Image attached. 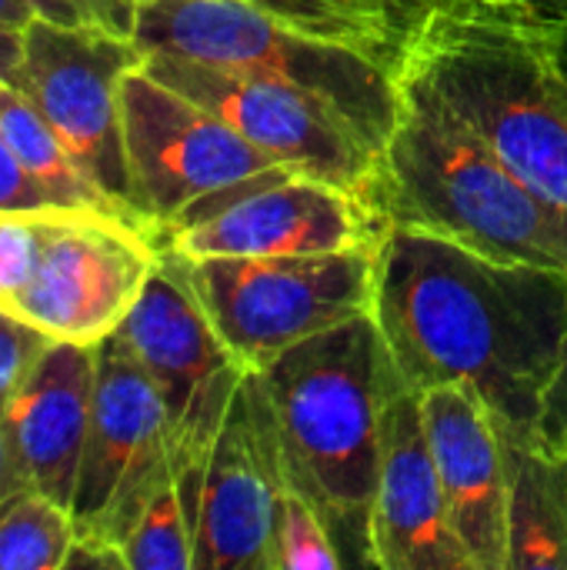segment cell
I'll list each match as a JSON object with an SVG mask.
<instances>
[{"mask_svg": "<svg viewBox=\"0 0 567 570\" xmlns=\"http://www.w3.org/2000/svg\"><path fill=\"white\" fill-rule=\"evenodd\" d=\"M388 220L361 197L301 174L234 190L157 237L177 257H281L378 247Z\"/></svg>", "mask_w": 567, "mask_h": 570, "instance_id": "13", "label": "cell"}, {"mask_svg": "<svg viewBox=\"0 0 567 570\" xmlns=\"http://www.w3.org/2000/svg\"><path fill=\"white\" fill-rule=\"evenodd\" d=\"M267 17L358 47L398 70L411 30L424 10V0H247Z\"/></svg>", "mask_w": 567, "mask_h": 570, "instance_id": "19", "label": "cell"}, {"mask_svg": "<svg viewBox=\"0 0 567 570\" xmlns=\"http://www.w3.org/2000/svg\"><path fill=\"white\" fill-rule=\"evenodd\" d=\"M0 134L23 164V170L60 204V207H94L124 214L74 160L50 120L33 107L27 94L13 83H0ZM130 217V214H124ZM147 227V224H144Z\"/></svg>", "mask_w": 567, "mask_h": 570, "instance_id": "20", "label": "cell"}, {"mask_svg": "<svg viewBox=\"0 0 567 570\" xmlns=\"http://www.w3.org/2000/svg\"><path fill=\"white\" fill-rule=\"evenodd\" d=\"M114 3H117L120 10H127L130 17H137V3H144V0H114Z\"/></svg>", "mask_w": 567, "mask_h": 570, "instance_id": "35", "label": "cell"}, {"mask_svg": "<svg viewBox=\"0 0 567 570\" xmlns=\"http://www.w3.org/2000/svg\"><path fill=\"white\" fill-rule=\"evenodd\" d=\"M535 438L541 444H548L551 451H567V341L565 351H561V364H558V371L545 391Z\"/></svg>", "mask_w": 567, "mask_h": 570, "instance_id": "28", "label": "cell"}, {"mask_svg": "<svg viewBox=\"0 0 567 570\" xmlns=\"http://www.w3.org/2000/svg\"><path fill=\"white\" fill-rule=\"evenodd\" d=\"M117 334L137 354L164 401L174 481L194 528L204 464L247 367L224 347L180 267L164 250Z\"/></svg>", "mask_w": 567, "mask_h": 570, "instance_id": "8", "label": "cell"}, {"mask_svg": "<svg viewBox=\"0 0 567 570\" xmlns=\"http://www.w3.org/2000/svg\"><path fill=\"white\" fill-rule=\"evenodd\" d=\"M140 60L144 53L130 37L107 27L57 23L37 13L20 30L13 73V87L50 120L84 174L134 220L140 217L130 204L120 83Z\"/></svg>", "mask_w": 567, "mask_h": 570, "instance_id": "11", "label": "cell"}, {"mask_svg": "<svg viewBox=\"0 0 567 570\" xmlns=\"http://www.w3.org/2000/svg\"><path fill=\"white\" fill-rule=\"evenodd\" d=\"M10 484H13V474H10V458H7V441H3V397H0V498L7 494Z\"/></svg>", "mask_w": 567, "mask_h": 570, "instance_id": "33", "label": "cell"}, {"mask_svg": "<svg viewBox=\"0 0 567 570\" xmlns=\"http://www.w3.org/2000/svg\"><path fill=\"white\" fill-rule=\"evenodd\" d=\"M50 210V207H47ZM43 210H0V311L10 314L40 254Z\"/></svg>", "mask_w": 567, "mask_h": 570, "instance_id": "24", "label": "cell"}, {"mask_svg": "<svg viewBox=\"0 0 567 570\" xmlns=\"http://www.w3.org/2000/svg\"><path fill=\"white\" fill-rule=\"evenodd\" d=\"M17 60H20V30L0 27V83H13Z\"/></svg>", "mask_w": 567, "mask_h": 570, "instance_id": "31", "label": "cell"}, {"mask_svg": "<svg viewBox=\"0 0 567 570\" xmlns=\"http://www.w3.org/2000/svg\"><path fill=\"white\" fill-rule=\"evenodd\" d=\"M508 441V570H567V461L535 434Z\"/></svg>", "mask_w": 567, "mask_h": 570, "instance_id": "18", "label": "cell"}, {"mask_svg": "<svg viewBox=\"0 0 567 570\" xmlns=\"http://www.w3.org/2000/svg\"><path fill=\"white\" fill-rule=\"evenodd\" d=\"M137 50L284 80L331 104L378 154H384L401 107L398 70L384 60L294 30L247 0H144L137 3Z\"/></svg>", "mask_w": 567, "mask_h": 570, "instance_id": "5", "label": "cell"}, {"mask_svg": "<svg viewBox=\"0 0 567 570\" xmlns=\"http://www.w3.org/2000/svg\"><path fill=\"white\" fill-rule=\"evenodd\" d=\"M401 94L404 107L381 154L378 204L388 224L438 234L501 264L567 271V214L538 197L431 90L401 80Z\"/></svg>", "mask_w": 567, "mask_h": 570, "instance_id": "4", "label": "cell"}, {"mask_svg": "<svg viewBox=\"0 0 567 570\" xmlns=\"http://www.w3.org/2000/svg\"><path fill=\"white\" fill-rule=\"evenodd\" d=\"M398 77L431 90L538 197L567 214V60L541 23L424 0Z\"/></svg>", "mask_w": 567, "mask_h": 570, "instance_id": "3", "label": "cell"}, {"mask_svg": "<svg viewBox=\"0 0 567 570\" xmlns=\"http://www.w3.org/2000/svg\"><path fill=\"white\" fill-rule=\"evenodd\" d=\"M271 570H344L341 551L328 524L291 488H284L277 504Z\"/></svg>", "mask_w": 567, "mask_h": 570, "instance_id": "23", "label": "cell"}, {"mask_svg": "<svg viewBox=\"0 0 567 570\" xmlns=\"http://www.w3.org/2000/svg\"><path fill=\"white\" fill-rule=\"evenodd\" d=\"M47 344H50L47 334L0 311V397L10 394V387L27 374V367L37 361V354Z\"/></svg>", "mask_w": 567, "mask_h": 570, "instance_id": "25", "label": "cell"}, {"mask_svg": "<svg viewBox=\"0 0 567 570\" xmlns=\"http://www.w3.org/2000/svg\"><path fill=\"white\" fill-rule=\"evenodd\" d=\"M421 417L451 528L475 570H508V441L491 407L465 384L421 391Z\"/></svg>", "mask_w": 567, "mask_h": 570, "instance_id": "16", "label": "cell"}, {"mask_svg": "<svg viewBox=\"0 0 567 570\" xmlns=\"http://www.w3.org/2000/svg\"><path fill=\"white\" fill-rule=\"evenodd\" d=\"M157 261V237L140 220L94 207H50L33 274L10 314L50 341L100 344L127 321Z\"/></svg>", "mask_w": 567, "mask_h": 570, "instance_id": "10", "label": "cell"}, {"mask_svg": "<svg viewBox=\"0 0 567 570\" xmlns=\"http://www.w3.org/2000/svg\"><path fill=\"white\" fill-rule=\"evenodd\" d=\"M458 3L491 10L501 17L531 20V23H551V27L567 23V0H458Z\"/></svg>", "mask_w": 567, "mask_h": 570, "instance_id": "30", "label": "cell"}, {"mask_svg": "<svg viewBox=\"0 0 567 570\" xmlns=\"http://www.w3.org/2000/svg\"><path fill=\"white\" fill-rule=\"evenodd\" d=\"M33 10L57 23H80V27H107L120 37L134 33V17L120 10L114 0H30Z\"/></svg>", "mask_w": 567, "mask_h": 570, "instance_id": "26", "label": "cell"}, {"mask_svg": "<svg viewBox=\"0 0 567 570\" xmlns=\"http://www.w3.org/2000/svg\"><path fill=\"white\" fill-rule=\"evenodd\" d=\"M74 534V514L53 498L27 484L0 498V570H63Z\"/></svg>", "mask_w": 567, "mask_h": 570, "instance_id": "21", "label": "cell"}, {"mask_svg": "<svg viewBox=\"0 0 567 570\" xmlns=\"http://www.w3.org/2000/svg\"><path fill=\"white\" fill-rule=\"evenodd\" d=\"M127 570H194V528L170 478L140 511L127 541Z\"/></svg>", "mask_w": 567, "mask_h": 570, "instance_id": "22", "label": "cell"}, {"mask_svg": "<svg viewBox=\"0 0 567 570\" xmlns=\"http://www.w3.org/2000/svg\"><path fill=\"white\" fill-rule=\"evenodd\" d=\"M120 124L130 204L154 237L234 190L291 174L144 63L124 73Z\"/></svg>", "mask_w": 567, "mask_h": 570, "instance_id": "7", "label": "cell"}, {"mask_svg": "<svg viewBox=\"0 0 567 570\" xmlns=\"http://www.w3.org/2000/svg\"><path fill=\"white\" fill-rule=\"evenodd\" d=\"M170 257L224 347L247 371H261L294 344L371 314L374 304L378 247L281 257Z\"/></svg>", "mask_w": 567, "mask_h": 570, "instance_id": "6", "label": "cell"}, {"mask_svg": "<svg viewBox=\"0 0 567 570\" xmlns=\"http://www.w3.org/2000/svg\"><path fill=\"white\" fill-rule=\"evenodd\" d=\"M97 344L50 341L3 397V441L13 484H27L70 511L84 458Z\"/></svg>", "mask_w": 567, "mask_h": 570, "instance_id": "17", "label": "cell"}, {"mask_svg": "<svg viewBox=\"0 0 567 570\" xmlns=\"http://www.w3.org/2000/svg\"><path fill=\"white\" fill-rule=\"evenodd\" d=\"M531 23V20H528ZM551 37H555V43L561 47V53H565V60H567V23H561V27H551V23H541Z\"/></svg>", "mask_w": 567, "mask_h": 570, "instance_id": "34", "label": "cell"}, {"mask_svg": "<svg viewBox=\"0 0 567 570\" xmlns=\"http://www.w3.org/2000/svg\"><path fill=\"white\" fill-rule=\"evenodd\" d=\"M37 17L30 0H0V27H17L23 30Z\"/></svg>", "mask_w": 567, "mask_h": 570, "instance_id": "32", "label": "cell"}, {"mask_svg": "<svg viewBox=\"0 0 567 570\" xmlns=\"http://www.w3.org/2000/svg\"><path fill=\"white\" fill-rule=\"evenodd\" d=\"M60 207L17 160L10 144L0 134V210H47Z\"/></svg>", "mask_w": 567, "mask_h": 570, "instance_id": "27", "label": "cell"}, {"mask_svg": "<svg viewBox=\"0 0 567 570\" xmlns=\"http://www.w3.org/2000/svg\"><path fill=\"white\" fill-rule=\"evenodd\" d=\"M284 488L328 524L344 568H371L381 414L401 387L371 314L314 334L257 371Z\"/></svg>", "mask_w": 567, "mask_h": 570, "instance_id": "2", "label": "cell"}, {"mask_svg": "<svg viewBox=\"0 0 567 570\" xmlns=\"http://www.w3.org/2000/svg\"><path fill=\"white\" fill-rule=\"evenodd\" d=\"M140 63L167 87L227 120L291 174L334 184L381 214V154L321 97L274 77L174 53H147Z\"/></svg>", "mask_w": 567, "mask_h": 570, "instance_id": "9", "label": "cell"}, {"mask_svg": "<svg viewBox=\"0 0 567 570\" xmlns=\"http://www.w3.org/2000/svg\"><path fill=\"white\" fill-rule=\"evenodd\" d=\"M371 317L408 391L471 387L505 434H535L567 341V271L501 264L391 224Z\"/></svg>", "mask_w": 567, "mask_h": 570, "instance_id": "1", "label": "cell"}, {"mask_svg": "<svg viewBox=\"0 0 567 570\" xmlns=\"http://www.w3.org/2000/svg\"><path fill=\"white\" fill-rule=\"evenodd\" d=\"M63 570H127V558L124 548L114 544L110 538L94 531H77L63 558Z\"/></svg>", "mask_w": 567, "mask_h": 570, "instance_id": "29", "label": "cell"}, {"mask_svg": "<svg viewBox=\"0 0 567 570\" xmlns=\"http://www.w3.org/2000/svg\"><path fill=\"white\" fill-rule=\"evenodd\" d=\"M561 454H565V461H567V451H561Z\"/></svg>", "mask_w": 567, "mask_h": 570, "instance_id": "36", "label": "cell"}, {"mask_svg": "<svg viewBox=\"0 0 567 570\" xmlns=\"http://www.w3.org/2000/svg\"><path fill=\"white\" fill-rule=\"evenodd\" d=\"M284 474L257 371H244L204 464L194 570H271Z\"/></svg>", "mask_w": 567, "mask_h": 570, "instance_id": "14", "label": "cell"}, {"mask_svg": "<svg viewBox=\"0 0 567 570\" xmlns=\"http://www.w3.org/2000/svg\"><path fill=\"white\" fill-rule=\"evenodd\" d=\"M371 558L374 570H475L451 528L421 394L408 387H394L381 414Z\"/></svg>", "mask_w": 567, "mask_h": 570, "instance_id": "15", "label": "cell"}, {"mask_svg": "<svg viewBox=\"0 0 567 570\" xmlns=\"http://www.w3.org/2000/svg\"><path fill=\"white\" fill-rule=\"evenodd\" d=\"M174 478L164 401L114 331L97 344L90 424L74 488V524L124 548L144 504Z\"/></svg>", "mask_w": 567, "mask_h": 570, "instance_id": "12", "label": "cell"}]
</instances>
